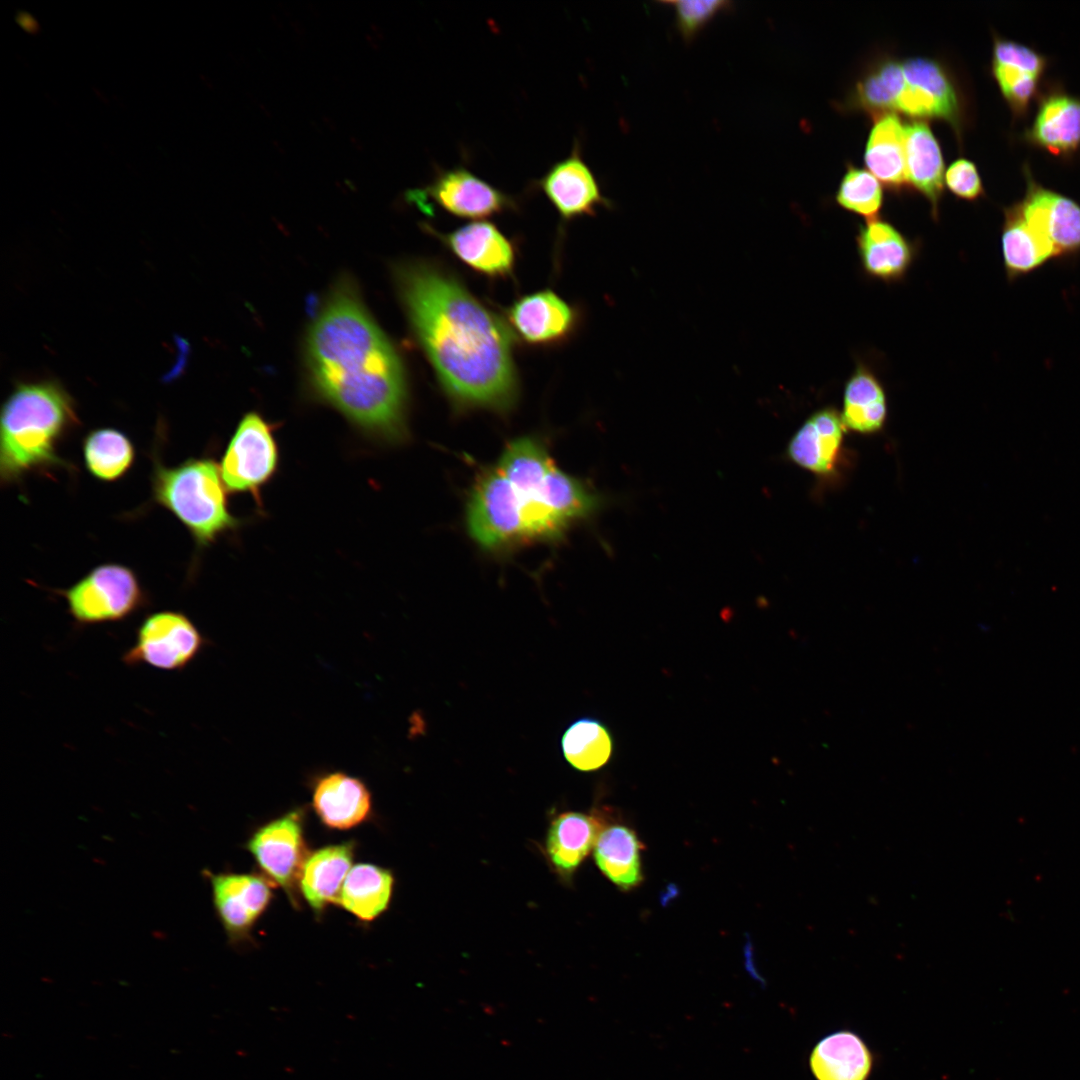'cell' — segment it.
<instances>
[{"mask_svg":"<svg viewBox=\"0 0 1080 1080\" xmlns=\"http://www.w3.org/2000/svg\"><path fill=\"white\" fill-rule=\"evenodd\" d=\"M395 279L414 336L447 395L463 406L509 408L518 381L507 323L432 264H401Z\"/></svg>","mask_w":1080,"mask_h":1080,"instance_id":"1","label":"cell"},{"mask_svg":"<svg viewBox=\"0 0 1080 1080\" xmlns=\"http://www.w3.org/2000/svg\"><path fill=\"white\" fill-rule=\"evenodd\" d=\"M642 844L627 826L603 829L594 846V858L601 872L618 888L629 890L642 881Z\"/></svg>","mask_w":1080,"mask_h":1080,"instance_id":"28","label":"cell"},{"mask_svg":"<svg viewBox=\"0 0 1080 1080\" xmlns=\"http://www.w3.org/2000/svg\"><path fill=\"white\" fill-rule=\"evenodd\" d=\"M904 85L895 112L915 118H938L959 129L962 105L958 90L938 61L913 57L902 60Z\"/></svg>","mask_w":1080,"mask_h":1080,"instance_id":"10","label":"cell"},{"mask_svg":"<svg viewBox=\"0 0 1080 1080\" xmlns=\"http://www.w3.org/2000/svg\"><path fill=\"white\" fill-rule=\"evenodd\" d=\"M467 523L471 536L487 548L528 539L525 505L496 468L476 483L468 504Z\"/></svg>","mask_w":1080,"mask_h":1080,"instance_id":"8","label":"cell"},{"mask_svg":"<svg viewBox=\"0 0 1080 1080\" xmlns=\"http://www.w3.org/2000/svg\"><path fill=\"white\" fill-rule=\"evenodd\" d=\"M279 462L275 426L259 413L248 412L228 442L220 470L228 491L248 493L259 502L261 490L277 473Z\"/></svg>","mask_w":1080,"mask_h":1080,"instance_id":"6","label":"cell"},{"mask_svg":"<svg viewBox=\"0 0 1080 1080\" xmlns=\"http://www.w3.org/2000/svg\"><path fill=\"white\" fill-rule=\"evenodd\" d=\"M836 201L844 209L867 220L875 219L883 203L882 186L871 172L849 166L837 190Z\"/></svg>","mask_w":1080,"mask_h":1080,"instance_id":"33","label":"cell"},{"mask_svg":"<svg viewBox=\"0 0 1080 1080\" xmlns=\"http://www.w3.org/2000/svg\"><path fill=\"white\" fill-rule=\"evenodd\" d=\"M665 4L673 8L676 27L686 41L693 40L712 19L730 6V2L722 0H679Z\"/></svg>","mask_w":1080,"mask_h":1080,"instance_id":"35","label":"cell"},{"mask_svg":"<svg viewBox=\"0 0 1080 1080\" xmlns=\"http://www.w3.org/2000/svg\"><path fill=\"white\" fill-rule=\"evenodd\" d=\"M1025 139L1054 155H1068L1080 147V98L1063 92L1045 96Z\"/></svg>","mask_w":1080,"mask_h":1080,"instance_id":"20","label":"cell"},{"mask_svg":"<svg viewBox=\"0 0 1080 1080\" xmlns=\"http://www.w3.org/2000/svg\"><path fill=\"white\" fill-rule=\"evenodd\" d=\"M78 627L123 621L146 606L148 599L136 574L121 564L92 569L67 589L57 590Z\"/></svg>","mask_w":1080,"mask_h":1080,"instance_id":"5","label":"cell"},{"mask_svg":"<svg viewBox=\"0 0 1080 1080\" xmlns=\"http://www.w3.org/2000/svg\"><path fill=\"white\" fill-rule=\"evenodd\" d=\"M87 469L99 480L114 481L131 467L135 451L129 438L119 430L102 428L91 431L83 442Z\"/></svg>","mask_w":1080,"mask_h":1080,"instance_id":"31","label":"cell"},{"mask_svg":"<svg viewBox=\"0 0 1080 1080\" xmlns=\"http://www.w3.org/2000/svg\"><path fill=\"white\" fill-rule=\"evenodd\" d=\"M846 431L838 410L822 408L814 412L792 436L787 446V456L794 464L815 475H830L839 463Z\"/></svg>","mask_w":1080,"mask_h":1080,"instance_id":"17","label":"cell"},{"mask_svg":"<svg viewBox=\"0 0 1080 1080\" xmlns=\"http://www.w3.org/2000/svg\"><path fill=\"white\" fill-rule=\"evenodd\" d=\"M408 200L423 207L428 200L460 218L483 219L516 208L512 196L463 166L440 169L423 189L408 192Z\"/></svg>","mask_w":1080,"mask_h":1080,"instance_id":"9","label":"cell"},{"mask_svg":"<svg viewBox=\"0 0 1080 1080\" xmlns=\"http://www.w3.org/2000/svg\"><path fill=\"white\" fill-rule=\"evenodd\" d=\"M992 64L1015 67L1040 78L1046 68L1047 59L1028 46L995 37Z\"/></svg>","mask_w":1080,"mask_h":1080,"instance_id":"36","label":"cell"},{"mask_svg":"<svg viewBox=\"0 0 1080 1080\" xmlns=\"http://www.w3.org/2000/svg\"><path fill=\"white\" fill-rule=\"evenodd\" d=\"M207 645V639L183 612L161 610L147 615L137 627L134 643L122 654L128 667L147 665L181 671Z\"/></svg>","mask_w":1080,"mask_h":1080,"instance_id":"7","label":"cell"},{"mask_svg":"<svg viewBox=\"0 0 1080 1080\" xmlns=\"http://www.w3.org/2000/svg\"><path fill=\"white\" fill-rule=\"evenodd\" d=\"M601 829V820L592 814H559L546 839V853L555 870L564 877L573 874L595 846Z\"/></svg>","mask_w":1080,"mask_h":1080,"instance_id":"23","label":"cell"},{"mask_svg":"<svg viewBox=\"0 0 1080 1080\" xmlns=\"http://www.w3.org/2000/svg\"><path fill=\"white\" fill-rule=\"evenodd\" d=\"M77 423L73 401L60 385L45 381L17 386L1 412L2 482L58 464V445Z\"/></svg>","mask_w":1080,"mask_h":1080,"instance_id":"3","label":"cell"},{"mask_svg":"<svg viewBox=\"0 0 1080 1080\" xmlns=\"http://www.w3.org/2000/svg\"><path fill=\"white\" fill-rule=\"evenodd\" d=\"M887 412V396L880 380L871 369L858 365L843 391L840 414L846 429L865 435L877 433L886 423Z\"/></svg>","mask_w":1080,"mask_h":1080,"instance_id":"26","label":"cell"},{"mask_svg":"<svg viewBox=\"0 0 1080 1080\" xmlns=\"http://www.w3.org/2000/svg\"><path fill=\"white\" fill-rule=\"evenodd\" d=\"M155 500L172 512L201 546L240 525L228 505L220 466L210 458H193L175 467L157 465L153 474Z\"/></svg>","mask_w":1080,"mask_h":1080,"instance_id":"4","label":"cell"},{"mask_svg":"<svg viewBox=\"0 0 1080 1080\" xmlns=\"http://www.w3.org/2000/svg\"><path fill=\"white\" fill-rule=\"evenodd\" d=\"M536 186L563 222L592 216L598 207L609 205L594 173L581 156L578 142L567 157L554 163L536 181Z\"/></svg>","mask_w":1080,"mask_h":1080,"instance_id":"13","label":"cell"},{"mask_svg":"<svg viewBox=\"0 0 1080 1080\" xmlns=\"http://www.w3.org/2000/svg\"><path fill=\"white\" fill-rule=\"evenodd\" d=\"M1026 192L1019 203L1027 224L1053 248L1056 258L1080 253V205L1043 187L1025 168Z\"/></svg>","mask_w":1080,"mask_h":1080,"instance_id":"11","label":"cell"},{"mask_svg":"<svg viewBox=\"0 0 1080 1080\" xmlns=\"http://www.w3.org/2000/svg\"><path fill=\"white\" fill-rule=\"evenodd\" d=\"M247 846L261 869L292 895L307 859L301 812L291 811L263 825Z\"/></svg>","mask_w":1080,"mask_h":1080,"instance_id":"12","label":"cell"},{"mask_svg":"<svg viewBox=\"0 0 1080 1080\" xmlns=\"http://www.w3.org/2000/svg\"><path fill=\"white\" fill-rule=\"evenodd\" d=\"M440 241L473 271L490 278H506L515 266V248L494 224L473 222L443 233L425 225Z\"/></svg>","mask_w":1080,"mask_h":1080,"instance_id":"15","label":"cell"},{"mask_svg":"<svg viewBox=\"0 0 1080 1080\" xmlns=\"http://www.w3.org/2000/svg\"><path fill=\"white\" fill-rule=\"evenodd\" d=\"M809 1063L816 1080H867L872 1071L873 1056L858 1034L839 1030L816 1043Z\"/></svg>","mask_w":1080,"mask_h":1080,"instance_id":"21","label":"cell"},{"mask_svg":"<svg viewBox=\"0 0 1080 1080\" xmlns=\"http://www.w3.org/2000/svg\"><path fill=\"white\" fill-rule=\"evenodd\" d=\"M513 336L534 346L565 340L574 330L576 311L554 291L545 289L517 299L506 312Z\"/></svg>","mask_w":1080,"mask_h":1080,"instance_id":"14","label":"cell"},{"mask_svg":"<svg viewBox=\"0 0 1080 1080\" xmlns=\"http://www.w3.org/2000/svg\"><path fill=\"white\" fill-rule=\"evenodd\" d=\"M214 906L231 940L245 937L267 908L271 885L255 874L210 875Z\"/></svg>","mask_w":1080,"mask_h":1080,"instance_id":"16","label":"cell"},{"mask_svg":"<svg viewBox=\"0 0 1080 1080\" xmlns=\"http://www.w3.org/2000/svg\"><path fill=\"white\" fill-rule=\"evenodd\" d=\"M561 749L572 767L588 772L607 764L612 755L613 741L600 721L585 717L574 721L564 731Z\"/></svg>","mask_w":1080,"mask_h":1080,"instance_id":"30","label":"cell"},{"mask_svg":"<svg viewBox=\"0 0 1080 1080\" xmlns=\"http://www.w3.org/2000/svg\"><path fill=\"white\" fill-rule=\"evenodd\" d=\"M992 74L1000 92L1016 115L1026 113L1037 92L1039 77L1024 70L992 64Z\"/></svg>","mask_w":1080,"mask_h":1080,"instance_id":"34","label":"cell"},{"mask_svg":"<svg viewBox=\"0 0 1080 1080\" xmlns=\"http://www.w3.org/2000/svg\"><path fill=\"white\" fill-rule=\"evenodd\" d=\"M393 883L390 871L372 864H357L343 883L338 904L357 918L371 921L387 909Z\"/></svg>","mask_w":1080,"mask_h":1080,"instance_id":"29","label":"cell"},{"mask_svg":"<svg viewBox=\"0 0 1080 1080\" xmlns=\"http://www.w3.org/2000/svg\"><path fill=\"white\" fill-rule=\"evenodd\" d=\"M904 80L902 61L895 58L881 59L856 83L852 104L876 115L893 113Z\"/></svg>","mask_w":1080,"mask_h":1080,"instance_id":"32","label":"cell"},{"mask_svg":"<svg viewBox=\"0 0 1080 1080\" xmlns=\"http://www.w3.org/2000/svg\"><path fill=\"white\" fill-rule=\"evenodd\" d=\"M352 843L323 847L307 857L299 885L307 903L317 912L338 903L341 888L351 869Z\"/></svg>","mask_w":1080,"mask_h":1080,"instance_id":"24","label":"cell"},{"mask_svg":"<svg viewBox=\"0 0 1080 1080\" xmlns=\"http://www.w3.org/2000/svg\"><path fill=\"white\" fill-rule=\"evenodd\" d=\"M1001 251L1005 273L1010 281L1056 258L1052 246L1027 224L1018 202L1004 209Z\"/></svg>","mask_w":1080,"mask_h":1080,"instance_id":"27","label":"cell"},{"mask_svg":"<svg viewBox=\"0 0 1080 1080\" xmlns=\"http://www.w3.org/2000/svg\"><path fill=\"white\" fill-rule=\"evenodd\" d=\"M304 358L317 400L374 442L404 438L408 389L403 362L349 281L336 285L312 323Z\"/></svg>","mask_w":1080,"mask_h":1080,"instance_id":"2","label":"cell"},{"mask_svg":"<svg viewBox=\"0 0 1080 1080\" xmlns=\"http://www.w3.org/2000/svg\"><path fill=\"white\" fill-rule=\"evenodd\" d=\"M312 806L323 824L343 830L368 818L372 797L361 779L342 771H330L314 779Z\"/></svg>","mask_w":1080,"mask_h":1080,"instance_id":"18","label":"cell"},{"mask_svg":"<svg viewBox=\"0 0 1080 1080\" xmlns=\"http://www.w3.org/2000/svg\"><path fill=\"white\" fill-rule=\"evenodd\" d=\"M856 244L865 273L888 283L903 279L915 255L913 244L879 217L859 228Z\"/></svg>","mask_w":1080,"mask_h":1080,"instance_id":"19","label":"cell"},{"mask_svg":"<svg viewBox=\"0 0 1080 1080\" xmlns=\"http://www.w3.org/2000/svg\"><path fill=\"white\" fill-rule=\"evenodd\" d=\"M864 161L870 172L892 190L907 186L905 124L894 113L876 115Z\"/></svg>","mask_w":1080,"mask_h":1080,"instance_id":"25","label":"cell"},{"mask_svg":"<svg viewBox=\"0 0 1080 1080\" xmlns=\"http://www.w3.org/2000/svg\"><path fill=\"white\" fill-rule=\"evenodd\" d=\"M945 182L957 197L974 201L984 194V187L976 165L965 158H958L948 167Z\"/></svg>","mask_w":1080,"mask_h":1080,"instance_id":"37","label":"cell"},{"mask_svg":"<svg viewBox=\"0 0 1080 1080\" xmlns=\"http://www.w3.org/2000/svg\"><path fill=\"white\" fill-rule=\"evenodd\" d=\"M906 180L923 194L937 216L943 192L944 162L941 148L930 126L923 119L905 124Z\"/></svg>","mask_w":1080,"mask_h":1080,"instance_id":"22","label":"cell"}]
</instances>
